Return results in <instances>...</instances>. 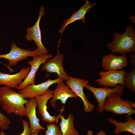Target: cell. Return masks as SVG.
Returning <instances> with one entry per match:
<instances>
[{"label":"cell","mask_w":135,"mask_h":135,"mask_svg":"<svg viewBox=\"0 0 135 135\" xmlns=\"http://www.w3.org/2000/svg\"><path fill=\"white\" fill-rule=\"evenodd\" d=\"M87 135H107L106 133L102 130H101L96 135H94L92 131L88 130L87 131Z\"/></svg>","instance_id":"25"},{"label":"cell","mask_w":135,"mask_h":135,"mask_svg":"<svg viewBox=\"0 0 135 135\" xmlns=\"http://www.w3.org/2000/svg\"><path fill=\"white\" fill-rule=\"evenodd\" d=\"M113 42L108 43V48L112 53L126 54L135 52V32L132 25L126 26L125 32L120 34L116 32L114 33Z\"/></svg>","instance_id":"2"},{"label":"cell","mask_w":135,"mask_h":135,"mask_svg":"<svg viewBox=\"0 0 135 135\" xmlns=\"http://www.w3.org/2000/svg\"><path fill=\"white\" fill-rule=\"evenodd\" d=\"M64 80H62L57 83L56 88L53 91V97L50 102L51 106L56 108V102L57 100H60L61 104H64L69 98L78 97L68 86L65 85Z\"/></svg>","instance_id":"15"},{"label":"cell","mask_w":135,"mask_h":135,"mask_svg":"<svg viewBox=\"0 0 135 135\" xmlns=\"http://www.w3.org/2000/svg\"><path fill=\"white\" fill-rule=\"evenodd\" d=\"M26 112L29 121L31 135L37 129L45 130L46 129L40 124V119L36 115V108L37 105L36 98L30 99L25 104Z\"/></svg>","instance_id":"16"},{"label":"cell","mask_w":135,"mask_h":135,"mask_svg":"<svg viewBox=\"0 0 135 135\" xmlns=\"http://www.w3.org/2000/svg\"><path fill=\"white\" fill-rule=\"evenodd\" d=\"M67 86L78 97L80 98L84 103V112H90L94 110V106L88 100L84 91V88L89 82L85 79L69 76L66 80Z\"/></svg>","instance_id":"5"},{"label":"cell","mask_w":135,"mask_h":135,"mask_svg":"<svg viewBox=\"0 0 135 135\" xmlns=\"http://www.w3.org/2000/svg\"><path fill=\"white\" fill-rule=\"evenodd\" d=\"M25 66L16 74H10L0 72V85H3L18 89L26 79L30 69V66Z\"/></svg>","instance_id":"12"},{"label":"cell","mask_w":135,"mask_h":135,"mask_svg":"<svg viewBox=\"0 0 135 135\" xmlns=\"http://www.w3.org/2000/svg\"><path fill=\"white\" fill-rule=\"evenodd\" d=\"M93 94L98 104V110L100 113L104 112L103 106L106 98L111 94L116 93L122 95L125 87L124 85H118L114 88H96L86 85L84 87Z\"/></svg>","instance_id":"7"},{"label":"cell","mask_w":135,"mask_h":135,"mask_svg":"<svg viewBox=\"0 0 135 135\" xmlns=\"http://www.w3.org/2000/svg\"><path fill=\"white\" fill-rule=\"evenodd\" d=\"M97 2H96L90 4V2L86 0L85 4H83L77 11L74 12L70 18L64 21L61 28L58 30V32L62 34L68 25L77 20H81L83 23H85V14Z\"/></svg>","instance_id":"17"},{"label":"cell","mask_w":135,"mask_h":135,"mask_svg":"<svg viewBox=\"0 0 135 135\" xmlns=\"http://www.w3.org/2000/svg\"><path fill=\"white\" fill-rule=\"evenodd\" d=\"M28 101L22 95L10 87H0V104L8 115L13 113L20 116H26L24 104Z\"/></svg>","instance_id":"1"},{"label":"cell","mask_w":135,"mask_h":135,"mask_svg":"<svg viewBox=\"0 0 135 135\" xmlns=\"http://www.w3.org/2000/svg\"><path fill=\"white\" fill-rule=\"evenodd\" d=\"M11 122L10 120L0 112V129L3 130H7Z\"/></svg>","instance_id":"22"},{"label":"cell","mask_w":135,"mask_h":135,"mask_svg":"<svg viewBox=\"0 0 135 135\" xmlns=\"http://www.w3.org/2000/svg\"><path fill=\"white\" fill-rule=\"evenodd\" d=\"M44 7L42 6L40 8L38 19L34 24L31 27H28L26 29L25 36L26 40L28 41H34L39 51L42 55L48 54V51L43 44L42 40L41 32L40 22L42 17L45 14Z\"/></svg>","instance_id":"6"},{"label":"cell","mask_w":135,"mask_h":135,"mask_svg":"<svg viewBox=\"0 0 135 135\" xmlns=\"http://www.w3.org/2000/svg\"><path fill=\"white\" fill-rule=\"evenodd\" d=\"M130 106L132 108H135V103L133 102L132 101H131Z\"/></svg>","instance_id":"28"},{"label":"cell","mask_w":135,"mask_h":135,"mask_svg":"<svg viewBox=\"0 0 135 135\" xmlns=\"http://www.w3.org/2000/svg\"><path fill=\"white\" fill-rule=\"evenodd\" d=\"M10 47L8 53L0 54V59L4 58L8 61V67L9 68L10 66H16L18 62L26 59L29 57L42 55L37 48L33 50L29 49H22L18 47L14 41L12 42Z\"/></svg>","instance_id":"4"},{"label":"cell","mask_w":135,"mask_h":135,"mask_svg":"<svg viewBox=\"0 0 135 135\" xmlns=\"http://www.w3.org/2000/svg\"><path fill=\"white\" fill-rule=\"evenodd\" d=\"M52 90L48 89L46 93L43 96H38L35 97L36 99L38 108V114H40L42 122H48V124H51L58 122V120L62 112L65 109L62 107L60 114L58 116H52L47 110V103L48 100L53 97Z\"/></svg>","instance_id":"10"},{"label":"cell","mask_w":135,"mask_h":135,"mask_svg":"<svg viewBox=\"0 0 135 135\" xmlns=\"http://www.w3.org/2000/svg\"><path fill=\"white\" fill-rule=\"evenodd\" d=\"M46 128L45 135H62L60 129L56 124H48Z\"/></svg>","instance_id":"21"},{"label":"cell","mask_w":135,"mask_h":135,"mask_svg":"<svg viewBox=\"0 0 135 135\" xmlns=\"http://www.w3.org/2000/svg\"><path fill=\"white\" fill-rule=\"evenodd\" d=\"M130 19L134 23L135 22V16H130L129 17Z\"/></svg>","instance_id":"27"},{"label":"cell","mask_w":135,"mask_h":135,"mask_svg":"<svg viewBox=\"0 0 135 135\" xmlns=\"http://www.w3.org/2000/svg\"><path fill=\"white\" fill-rule=\"evenodd\" d=\"M124 78L125 87L135 93V67H133L129 73L126 72Z\"/></svg>","instance_id":"20"},{"label":"cell","mask_w":135,"mask_h":135,"mask_svg":"<svg viewBox=\"0 0 135 135\" xmlns=\"http://www.w3.org/2000/svg\"><path fill=\"white\" fill-rule=\"evenodd\" d=\"M63 54L58 52L52 59H49L44 64L40 71H45L47 74L56 73L58 77L64 80H66L69 76L66 72L63 66Z\"/></svg>","instance_id":"11"},{"label":"cell","mask_w":135,"mask_h":135,"mask_svg":"<svg viewBox=\"0 0 135 135\" xmlns=\"http://www.w3.org/2000/svg\"><path fill=\"white\" fill-rule=\"evenodd\" d=\"M129 63L131 65L135 67V52L130 55Z\"/></svg>","instance_id":"24"},{"label":"cell","mask_w":135,"mask_h":135,"mask_svg":"<svg viewBox=\"0 0 135 135\" xmlns=\"http://www.w3.org/2000/svg\"><path fill=\"white\" fill-rule=\"evenodd\" d=\"M121 96L116 93L110 95L104 102V110L116 115L125 114L131 116L135 114V110L130 106L131 101L128 99L123 100L120 97Z\"/></svg>","instance_id":"3"},{"label":"cell","mask_w":135,"mask_h":135,"mask_svg":"<svg viewBox=\"0 0 135 135\" xmlns=\"http://www.w3.org/2000/svg\"><path fill=\"white\" fill-rule=\"evenodd\" d=\"M40 130H41L40 129H37L33 134L30 135H37L38 132L40 131Z\"/></svg>","instance_id":"26"},{"label":"cell","mask_w":135,"mask_h":135,"mask_svg":"<svg viewBox=\"0 0 135 135\" xmlns=\"http://www.w3.org/2000/svg\"><path fill=\"white\" fill-rule=\"evenodd\" d=\"M127 56L126 54L120 56L112 53L103 56L101 63L103 69L106 70H121L128 65Z\"/></svg>","instance_id":"14"},{"label":"cell","mask_w":135,"mask_h":135,"mask_svg":"<svg viewBox=\"0 0 135 135\" xmlns=\"http://www.w3.org/2000/svg\"><path fill=\"white\" fill-rule=\"evenodd\" d=\"M62 80H64L58 78L54 80L49 79L45 82L38 84L28 85L18 92L21 94L24 98H34L37 96L44 95L50 86Z\"/></svg>","instance_id":"9"},{"label":"cell","mask_w":135,"mask_h":135,"mask_svg":"<svg viewBox=\"0 0 135 135\" xmlns=\"http://www.w3.org/2000/svg\"><path fill=\"white\" fill-rule=\"evenodd\" d=\"M22 124L24 127V130L22 133L19 135H30V128L29 127V124L28 122L26 120L21 119ZM0 135H6L5 133L3 131L0 132ZM10 135H12L10 134Z\"/></svg>","instance_id":"23"},{"label":"cell","mask_w":135,"mask_h":135,"mask_svg":"<svg viewBox=\"0 0 135 135\" xmlns=\"http://www.w3.org/2000/svg\"><path fill=\"white\" fill-rule=\"evenodd\" d=\"M1 37L0 36V40H1Z\"/></svg>","instance_id":"29"},{"label":"cell","mask_w":135,"mask_h":135,"mask_svg":"<svg viewBox=\"0 0 135 135\" xmlns=\"http://www.w3.org/2000/svg\"><path fill=\"white\" fill-rule=\"evenodd\" d=\"M52 57V54L34 56L33 60L29 61L28 65L30 66V72L26 79L18 88L20 90L28 84H34L36 73L39 66L42 64H44L48 60Z\"/></svg>","instance_id":"13"},{"label":"cell","mask_w":135,"mask_h":135,"mask_svg":"<svg viewBox=\"0 0 135 135\" xmlns=\"http://www.w3.org/2000/svg\"><path fill=\"white\" fill-rule=\"evenodd\" d=\"M59 118L61 120L59 125L62 135H80L75 127L74 116L72 114L69 113L66 119L61 114Z\"/></svg>","instance_id":"19"},{"label":"cell","mask_w":135,"mask_h":135,"mask_svg":"<svg viewBox=\"0 0 135 135\" xmlns=\"http://www.w3.org/2000/svg\"><path fill=\"white\" fill-rule=\"evenodd\" d=\"M125 117L127 121L124 122H120L110 117L107 120L113 124L115 128L113 132L118 135L124 132H128L135 134V120L131 115L126 114Z\"/></svg>","instance_id":"18"},{"label":"cell","mask_w":135,"mask_h":135,"mask_svg":"<svg viewBox=\"0 0 135 135\" xmlns=\"http://www.w3.org/2000/svg\"><path fill=\"white\" fill-rule=\"evenodd\" d=\"M126 72L124 69L119 70L100 71L98 74L100 78L96 82L102 86H108L114 88L118 84L124 85V76Z\"/></svg>","instance_id":"8"}]
</instances>
